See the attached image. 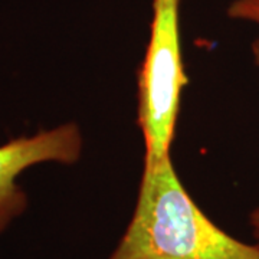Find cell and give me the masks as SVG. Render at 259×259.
Listing matches in <instances>:
<instances>
[{
  "label": "cell",
  "instance_id": "5",
  "mask_svg": "<svg viewBox=\"0 0 259 259\" xmlns=\"http://www.w3.org/2000/svg\"><path fill=\"white\" fill-rule=\"evenodd\" d=\"M250 226L253 229V235L259 239V207L250 213Z\"/></svg>",
  "mask_w": 259,
  "mask_h": 259
},
{
  "label": "cell",
  "instance_id": "2",
  "mask_svg": "<svg viewBox=\"0 0 259 259\" xmlns=\"http://www.w3.org/2000/svg\"><path fill=\"white\" fill-rule=\"evenodd\" d=\"M139 71L137 122L143 133L144 163L170 157L180 98L189 82L180 47V0H153V20Z\"/></svg>",
  "mask_w": 259,
  "mask_h": 259
},
{
  "label": "cell",
  "instance_id": "1",
  "mask_svg": "<svg viewBox=\"0 0 259 259\" xmlns=\"http://www.w3.org/2000/svg\"><path fill=\"white\" fill-rule=\"evenodd\" d=\"M110 259H259L222 231L187 193L167 157L144 163L136 210Z\"/></svg>",
  "mask_w": 259,
  "mask_h": 259
},
{
  "label": "cell",
  "instance_id": "3",
  "mask_svg": "<svg viewBox=\"0 0 259 259\" xmlns=\"http://www.w3.org/2000/svg\"><path fill=\"white\" fill-rule=\"evenodd\" d=\"M82 153V134L75 122H66L33 136L18 137L0 146V232L26 210L28 196L16 183L29 167L55 161L74 164Z\"/></svg>",
  "mask_w": 259,
  "mask_h": 259
},
{
  "label": "cell",
  "instance_id": "4",
  "mask_svg": "<svg viewBox=\"0 0 259 259\" xmlns=\"http://www.w3.org/2000/svg\"><path fill=\"white\" fill-rule=\"evenodd\" d=\"M228 15L232 19L250 20L259 25V0H235L229 6ZM252 54L255 64L259 66V36L252 45Z\"/></svg>",
  "mask_w": 259,
  "mask_h": 259
}]
</instances>
